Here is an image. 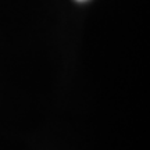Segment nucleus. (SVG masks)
I'll list each match as a JSON object with an SVG mask.
<instances>
[{"instance_id": "1", "label": "nucleus", "mask_w": 150, "mask_h": 150, "mask_svg": "<svg viewBox=\"0 0 150 150\" xmlns=\"http://www.w3.org/2000/svg\"><path fill=\"white\" fill-rule=\"evenodd\" d=\"M78 1H85V0H78Z\"/></svg>"}]
</instances>
